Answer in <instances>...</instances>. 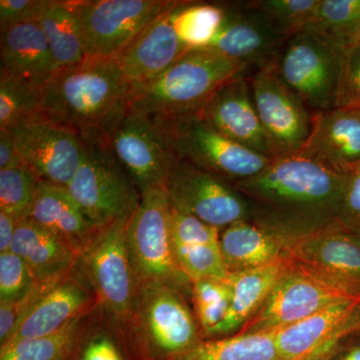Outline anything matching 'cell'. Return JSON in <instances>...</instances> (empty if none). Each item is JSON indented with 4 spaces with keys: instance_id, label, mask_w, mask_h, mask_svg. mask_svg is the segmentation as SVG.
<instances>
[{
    "instance_id": "cell-1",
    "label": "cell",
    "mask_w": 360,
    "mask_h": 360,
    "mask_svg": "<svg viewBox=\"0 0 360 360\" xmlns=\"http://www.w3.org/2000/svg\"><path fill=\"white\" fill-rule=\"evenodd\" d=\"M347 177L300 150L271 158L259 174L233 186L250 205L251 221L292 241L340 224Z\"/></svg>"
},
{
    "instance_id": "cell-2",
    "label": "cell",
    "mask_w": 360,
    "mask_h": 360,
    "mask_svg": "<svg viewBox=\"0 0 360 360\" xmlns=\"http://www.w3.org/2000/svg\"><path fill=\"white\" fill-rule=\"evenodd\" d=\"M131 85L116 58H86L59 70L41 89L45 120L77 130L84 139H110L129 112Z\"/></svg>"
},
{
    "instance_id": "cell-3",
    "label": "cell",
    "mask_w": 360,
    "mask_h": 360,
    "mask_svg": "<svg viewBox=\"0 0 360 360\" xmlns=\"http://www.w3.org/2000/svg\"><path fill=\"white\" fill-rule=\"evenodd\" d=\"M250 66L208 47L191 49L155 79L131 89L129 112L167 120L198 112Z\"/></svg>"
},
{
    "instance_id": "cell-4",
    "label": "cell",
    "mask_w": 360,
    "mask_h": 360,
    "mask_svg": "<svg viewBox=\"0 0 360 360\" xmlns=\"http://www.w3.org/2000/svg\"><path fill=\"white\" fill-rule=\"evenodd\" d=\"M129 326L139 360H177L203 340L184 293L165 284L139 288Z\"/></svg>"
},
{
    "instance_id": "cell-5",
    "label": "cell",
    "mask_w": 360,
    "mask_h": 360,
    "mask_svg": "<svg viewBox=\"0 0 360 360\" xmlns=\"http://www.w3.org/2000/svg\"><path fill=\"white\" fill-rule=\"evenodd\" d=\"M82 163L68 186L97 229L129 219L141 195L111 148L110 139H84Z\"/></svg>"
},
{
    "instance_id": "cell-6",
    "label": "cell",
    "mask_w": 360,
    "mask_h": 360,
    "mask_svg": "<svg viewBox=\"0 0 360 360\" xmlns=\"http://www.w3.org/2000/svg\"><path fill=\"white\" fill-rule=\"evenodd\" d=\"M129 219L99 229L77 259L97 305L118 329L129 326L139 291L127 243Z\"/></svg>"
},
{
    "instance_id": "cell-7",
    "label": "cell",
    "mask_w": 360,
    "mask_h": 360,
    "mask_svg": "<svg viewBox=\"0 0 360 360\" xmlns=\"http://www.w3.org/2000/svg\"><path fill=\"white\" fill-rule=\"evenodd\" d=\"M172 205L163 189L141 195L127 225V243L137 288L165 284L191 292V281L175 260L172 243Z\"/></svg>"
},
{
    "instance_id": "cell-8",
    "label": "cell",
    "mask_w": 360,
    "mask_h": 360,
    "mask_svg": "<svg viewBox=\"0 0 360 360\" xmlns=\"http://www.w3.org/2000/svg\"><path fill=\"white\" fill-rule=\"evenodd\" d=\"M153 120L160 124L177 160L231 184L259 174L271 160L236 143L205 122L198 112Z\"/></svg>"
},
{
    "instance_id": "cell-9",
    "label": "cell",
    "mask_w": 360,
    "mask_h": 360,
    "mask_svg": "<svg viewBox=\"0 0 360 360\" xmlns=\"http://www.w3.org/2000/svg\"><path fill=\"white\" fill-rule=\"evenodd\" d=\"M182 0H75L87 58H117L151 23Z\"/></svg>"
},
{
    "instance_id": "cell-10",
    "label": "cell",
    "mask_w": 360,
    "mask_h": 360,
    "mask_svg": "<svg viewBox=\"0 0 360 360\" xmlns=\"http://www.w3.org/2000/svg\"><path fill=\"white\" fill-rule=\"evenodd\" d=\"M345 51L304 28L286 40L277 58V70L312 112L333 110Z\"/></svg>"
},
{
    "instance_id": "cell-11",
    "label": "cell",
    "mask_w": 360,
    "mask_h": 360,
    "mask_svg": "<svg viewBox=\"0 0 360 360\" xmlns=\"http://www.w3.org/2000/svg\"><path fill=\"white\" fill-rule=\"evenodd\" d=\"M359 296L360 291L333 283L292 262L262 307L238 333L278 330L329 305Z\"/></svg>"
},
{
    "instance_id": "cell-12",
    "label": "cell",
    "mask_w": 360,
    "mask_h": 360,
    "mask_svg": "<svg viewBox=\"0 0 360 360\" xmlns=\"http://www.w3.org/2000/svg\"><path fill=\"white\" fill-rule=\"evenodd\" d=\"M253 101L276 156L297 153L309 141L314 113L285 84L276 60L250 77Z\"/></svg>"
},
{
    "instance_id": "cell-13",
    "label": "cell",
    "mask_w": 360,
    "mask_h": 360,
    "mask_svg": "<svg viewBox=\"0 0 360 360\" xmlns=\"http://www.w3.org/2000/svg\"><path fill=\"white\" fill-rule=\"evenodd\" d=\"M165 191L174 210L220 231L243 220L251 221L250 205L233 184L186 161L175 160Z\"/></svg>"
},
{
    "instance_id": "cell-14",
    "label": "cell",
    "mask_w": 360,
    "mask_h": 360,
    "mask_svg": "<svg viewBox=\"0 0 360 360\" xmlns=\"http://www.w3.org/2000/svg\"><path fill=\"white\" fill-rule=\"evenodd\" d=\"M110 141L113 153L141 195L156 189L165 191L176 158L156 120L127 112Z\"/></svg>"
},
{
    "instance_id": "cell-15",
    "label": "cell",
    "mask_w": 360,
    "mask_h": 360,
    "mask_svg": "<svg viewBox=\"0 0 360 360\" xmlns=\"http://www.w3.org/2000/svg\"><path fill=\"white\" fill-rule=\"evenodd\" d=\"M9 131L23 165L44 181L68 186L84 158L85 141L82 134L51 120H39Z\"/></svg>"
},
{
    "instance_id": "cell-16",
    "label": "cell",
    "mask_w": 360,
    "mask_h": 360,
    "mask_svg": "<svg viewBox=\"0 0 360 360\" xmlns=\"http://www.w3.org/2000/svg\"><path fill=\"white\" fill-rule=\"evenodd\" d=\"M224 6V22L206 47L255 70L277 60L288 37L246 1Z\"/></svg>"
},
{
    "instance_id": "cell-17",
    "label": "cell",
    "mask_w": 360,
    "mask_h": 360,
    "mask_svg": "<svg viewBox=\"0 0 360 360\" xmlns=\"http://www.w3.org/2000/svg\"><path fill=\"white\" fill-rule=\"evenodd\" d=\"M288 257L297 266L360 291V236L340 224L290 241Z\"/></svg>"
},
{
    "instance_id": "cell-18",
    "label": "cell",
    "mask_w": 360,
    "mask_h": 360,
    "mask_svg": "<svg viewBox=\"0 0 360 360\" xmlns=\"http://www.w3.org/2000/svg\"><path fill=\"white\" fill-rule=\"evenodd\" d=\"M360 331V296L274 331L281 360H311Z\"/></svg>"
},
{
    "instance_id": "cell-19",
    "label": "cell",
    "mask_w": 360,
    "mask_h": 360,
    "mask_svg": "<svg viewBox=\"0 0 360 360\" xmlns=\"http://www.w3.org/2000/svg\"><path fill=\"white\" fill-rule=\"evenodd\" d=\"M198 115L236 143L267 158H276L257 115L248 75L224 84Z\"/></svg>"
},
{
    "instance_id": "cell-20",
    "label": "cell",
    "mask_w": 360,
    "mask_h": 360,
    "mask_svg": "<svg viewBox=\"0 0 360 360\" xmlns=\"http://www.w3.org/2000/svg\"><path fill=\"white\" fill-rule=\"evenodd\" d=\"M73 269L47 291L23 319L7 345L51 335L94 309L97 302L91 286L82 271L75 274Z\"/></svg>"
},
{
    "instance_id": "cell-21",
    "label": "cell",
    "mask_w": 360,
    "mask_h": 360,
    "mask_svg": "<svg viewBox=\"0 0 360 360\" xmlns=\"http://www.w3.org/2000/svg\"><path fill=\"white\" fill-rule=\"evenodd\" d=\"M174 9L151 23L116 58L132 89L155 79L191 49L175 32Z\"/></svg>"
},
{
    "instance_id": "cell-22",
    "label": "cell",
    "mask_w": 360,
    "mask_h": 360,
    "mask_svg": "<svg viewBox=\"0 0 360 360\" xmlns=\"http://www.w3.org/2000/svg\"><path fill=\"white\" fill-rule=\"evenodd\" d=\"M170 229L175 260L191 283L229 276L220 250L219 229L172 207Z\"/></svg>"
},
{
    "instance_id": "cell-23",
    "label": "cell",
    "mask_w": 360,
    "mask_h": 360,
    "mask_svg": "<svg viewBox=\"0 0 360 360\" xmlns=\"http://www.w3.org/2000/svg\"><path fill=\"white\" fill-rule=\"evenodd\" d=\"M302 150L349 174L360 167V108L336 106L314 113L309 141Z\"/></svg>"
},
{
    "instance_id": "cell-24",
    "label": "cell",
    "mask_w": 360,
    "mask_h": 360,
    "mask_svg": "<svg viewBox=\"0 0 360 360\" xmlns=\"http://www.w3.org/2000/svg\"><path fill=\"white\" fill-rule=\"evenodd\" d=\"M0 49V71L37 89H44L58 72L37 20L1 30Z\"/></svg>"
},
{
    "instance_id": "cell-25",
    "label": "cell",
    "mask_w": 360,
    "mask_h": 360,
    "mask_svg": "<svg viewBox=\"0 0 360 360\" xmlns=\"http://www.w3.org/2000/svg\"><path fill=\"white\" fill-rule=\"evenodd\" d=\"M28 219L65 240L78 257L99 231L65 186L44 180H40Z\"/></svg>"
},
{
    "instance_id": "cell-26",
    "label": "cell",
    "mask_w": 360,
    "mask_h": 360,
    "mask_svg": "<svg viewBox=\"0 0 360 360\" xmlns=\"http://www.w3.org/2000/svg\"><path fill=\"white\" fill-rule=\"evenodd\" d=\"M11 251L32 272L37 283H51L68 276L78 255L65 240L41 225L26 219L18 225Z\"/></svg>"
},
{
    "instance_id": "cell-27",
    "label": "cell",
    "mask_w": 360,
    "mask_h": 360,
    "mask_svg": "<svg viewBox=\"0 0 360 360\" xmlns=\"http://www.w3.org/2000/svg\"><path fill=\"white\" fill-rule=\"evenodd\" d=\"M290 241L250 220H243L220 232V250L229 274L255 269L288 257Z\"/></svg>"
},
{
    "instance_id": "cell-28",
    "label": "cell",
    "mask_w": 360,
    "mask_h": 360,
    "mask_svg": "<svg viewBox=\"0 0 360 360\" xmlns=\"http://www.w3.org/2000/svg\"><path fill=\"white\" fill-rule=\"evenodd\" d=\"M292 266L288 257L265 266L229 274L232 296L231 307L212 340L239 333L267 300L281 277Z\"/></svg>"
},
{
    "instance_id": "cell-29",
    "label": "cell",
    "mask_w": 360,
    "mask_h": 360,
    "mask_svg": "<svg viewBox=\"0 0 360 360\" xmlns=\"http://www.w3.org/2000/svg\"><path fill=\"white\" fill-rule=\"evenodd\" d=\"M37 21L58 71L79 65L87 58L82 25L70 1L49 0Z\"/></svg>"
},
{
    "instance_id": "cell-30",
    "label": "cell",
    "mask_w": 360,
    "mask_h": 360,
    "mask_svg": "<svg viewBox=\"0 0 360 360\" xmlns=\"http://www.w3.org/2000/svg\"><path fill=\"white\" fill-rule=\"evenodd\" d=\"M177 360H281L274 331L203 340Z\"/></svg>"
},
{
    "instance_id": "cell-31",
    "label": "cell",
    "mask_w": 360,
    "mask_h": 360,
    "mask_svg": "<svg viewBox=\"0 0 360 360\" xmlns=\"http://www.w3.org/2000/svg\"><path fill=\"white\" fill-rule=\"evenodd\" d=\"M87 315L78 317L51 335L18 340L0 347V360H68L84 331Z\"/></svg>"
},
{
    "instance_id": "cell-32",
    "label": "cell",
    "mask_w": 360,
    "mask_h": 360,
    "mask_svg": "<svg viewBox=\"0 0 360 360\" xmlns=\"http://www.w3.org/2000/svg\"><path fill=\"white\" fill-rule=\"evenodd\" d=\"M41 89L0 71V129L47 120L40 108Z\"/></svg>"
},
{
    "instance_id": "cell-33",
    "label": "cell",
    "mask_w": 360,
    "mask_h": 360,
    "mask_svg": "<svg viewBox=\"0 0 360 360\" xmlns=\"http://www.w3.org/2000/svg\"><path fill=\"white\" fill-rule=\"evenodd\" d=\"M224 4L182 1L174 11L175 32L189 49L206 47L224 22Z\"/></svg>"
},
{
    "instance_id": "cell-34",
    "label": "cell",
    "mask_w": 360,
    "mask_h": 360,
    "mask_svg": "<svg viewBox=\"0 0 360 360\" xmlns=\"http://www.w3.org/2000/svg\"><path fill=\"white\" fill-rule=\"evenodd\" d=\"M307 28L343 49L359 44L360 0H321Z\"/></svg>"
},
{
    "instance_id": "cell-35",
    "label": "cell",
    "mask_w": 360,
    "mask_h": 360,
    "mask_svg": "<svg viewBox=\"0 0 360 360\" xmlns=\"http://www.w3.org/2000/svg\"><path fill=\"white\" fill-rule=\"evenodd\" d=\"M193 312L203 340H212L224 322L231 303L229 276L224 279L205 278L191 283Z\"/></svg>"
},
{
    "instance_id": "cell-36",
    "label": "cell",
    "mask_w": 360,
    "mask_h": 360,
    "mask_svg": "<svg viewBox=\"0 0 360 360\" xmlns=\"http://www.w3.org/2000/svg\"><path fill=\"white\" fill-rule=\"evenodd\" d=\"M40 179L27 165L0 170V210L14 219H28L32 212Z\"/></svg>"
},
{
    "instance_id": "cell-37",
    "label": "cell",
    "mask_w": 360,
    "mask_h": 360,
    "mask_svg": "<svg viewBox=\"0 0 360 360\" xmlns=\"http://www.w3.org/2000/svg\"><path fill=\"white\" fill-rule=\"evenodd\" d=\"M248 6L264 14L288 37L311 22L321 0H250Z\"/></svg>"
},
{
    "instance_id": "cell-38",
    "label": "cell",
    "mask_w": 360,
    "mask_h": 360,
    "mask_svg": "<svg viewBox=\"0 0 360 360\" xmlns=\"http://www.w3.org/2000/svg\"><path fill=\"white\" fill-rule=\"evenodd\" d=\"M68 360H139L132 347L106 328H89L82 333Z\"/></svg>"
},
{
    "instance_id": "cell-39",
    "label": "cell",
    "mask_w": 360,
    "mask_h": 360,
    "mask_svg": "<svg viewBox=\"0 0 360 360\" xmlns=\"http://www.w3.org/2000/svg\"><path fill=\"white\" fill-rule=\"evenodd\" d=\"M37 283L32 272L16 253H0V302L20 300Z\"/></svg>"
},
{
    "instance_id": "cell-40",
    "label": "cell",
    "mask_w": 360,
    "mask_h": 360,
    "mask_svg": "<svg viewBox=\"0 0 360 360\" xmlns=\"http://www.w3.org/2000/svg\"><path fill=\"white\" fill-rule=\"evenodd\" d=\"M336 106L360 108V42L347 47L343 53Z\"/></svg>"
},
{
    "instance_id": "cell-41",
    "label": "cell",
    "mask_w": 360,
    "mask_h": 360,
    "mask_svg": "<svg viewBox=\"0 0 360 360\" xmlns=\"http://www.w3.org/2000/svg\"><path fill=\"white\" fill-rule=\"evenodd\" d=\"M49 4V0H1L0 30L20 23L39 20L40 14Z\"/></svg>"
},
{
    "instance_id": "cell-42",
    "label": "cell",
    "mask_w": 360,
    "mask_h": 360,
    "mask_svg": "<svg viewBox=\"0 0 360 360\" xmlns=\"http://www.w3.org/2000/svg\"><path fill=\"white\" fill-rule=\"evenodd\" d=\"M338 222L360 236V167L348 174Z\"/></svg>"
},
{
    "instance_id": "cell-43",
    "label": "cell",
    "mask_w": 360,
    "mask_h": 360,
    "mask_svg": "<svg viewBox=\"0 0 360 360\" xmlns=\"http://www.w3.org/2000/svg\"><path fill=\"white\" fill-rule=\"evenodd\" d=\"M311 360H360V335L347 336L335 347Z\"/></svg>"
},
{
    "instance_id": "cell-44",
    "label": "cell",
    "mask_w": 360,
    "mask_h": 360,
    "mask_svg": "<svg viewBox=\"0 0 360 360\" xmlns=\"http://www.w3.org/2000/svg\"><path fill=\"white\" fill-rule=\"evenodd\" d=\"M22 165L15 141L9 130L0 129V170Z\"/></svg>"
},
{
    "instance_id": "cell-45",
    "label": "cell",
    "mask_w": 360,
    "mask_h": 360,
    "mask_svg": "<svg viewBox=\"0 0 360 360\" xmlns=\"http://www.w3.org/2000/svg\"><path fill=\"white\" fill-rule=\"evenodd\" d=\"M18 224L13 215L0 210V253L11 251Z\"/></svg>"
},
{
    "instance_id": "cell-46",
    "label": "cell",
    "mask_w": 360,
    "mask_h": 360,
    "mask_svg": "<svg viewBox=\"0 0 360 360\" xmlns=\"http://www.w3.org/2000/svg\"><path fill=\"white\" fill-rule=\"evenodd\" d=\"M359 42H360V33H359Z\"/></svg>"
},
{
    "instance_id": "cell-47",
    "label": "cell",
    "mask_w": 360,
    "mask_h": 360,
    "mask_svg": "<svg viewBox=\"0 0 360 360\" xmlns=\"http://www.w3.org/2000/svg\"><path fill=\"white\" fill-rule=\"evenodd\" d=\"M359 335H360V331H359Z\"/></svg>"
}]
</instances>
